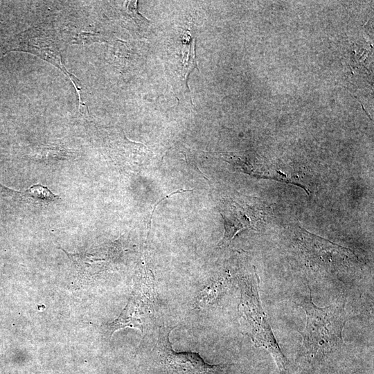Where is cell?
Listing matches in <instances>:
<instances>
[{
  "label": "cell",
  "mask_w": 374,
  "mask_h": 374,
  "mask_svg": "<svg viewBox=\"0 0 374 374\" xmlns=\"http://www.w3.org/2000/svg\"><path fill=\"white\" fill-rule=\"evenodd\" d=\"M300 305L307 317L305 328L301 332L305 354H328L343 345L342 332L347 320L344 301L319 308L313 303L310 291Z\"/></svg>",
  "instance_id": "cell-1"
},
{
  "label": "cell",
  "mask_w": 374,
  "mask_h": 374,
  "mask_svg": "<svg viewBox=\"0 0 374 374\" xmlns=\"http://www.w3.org/2000/svg\"><path fill=\"white\" fill-rule=\"evenodd\" d=\"M13 51L31 53L51 62L64 72L73 82L71 75L62 65L57 44L50 36H45L43 30L36 28L18 35L6 46L7 52Z\"/></svg>",
  "instance_id": "cell-6"
},
{
  "label": "cell",
  "mask_w": 374,
  "mask_h": 374,
  "mask_svg": "<svg viewBox=\"0 0 374 374\" xmlns=\"http://www.w3.org/2000/svg\"><path fill=\"white\" fill-rule=\"evenodd\" d=\"M238 283L241 296L238 310L247 325V334L256 347L268 350L279 370L285 372L287 360L262 308L258 293L259 278L256 272L241 277Z\"/></svg>",
  "instance_id": "cell-2"
},
{
  "label": "cell",
  "mask_w": 374,
  "mask_h": 374,
  "mask_svg": "<svg viewBox=\"0 0 374 374\" xmlns=\"http://www.w3.org/2000/svg\"><path fill=\"white\" fill-rule=\"evenodd\" d=\"M173 328L163 335L157 344L160 362L166 371L174 374H214L225 366L206 362L198 353L175 351L169 341Z\"/></svg>",
  "instance_id": "cell-4"
},
{
  "label": "cell",
  "mask_w": 374,
  "mask_h": 374,
  "mask_svg": "<svg viewBox=\"0 0 374 374\" xmlns=\"http://www.w3.org/2000/svg\"><path fill=\"white\" fill-rule=\"evenodd\" d=\"M18 193L21 195V197L39 204H48L60 199L58 195L42 184L33 185L25 191Z\"/></svg>",
  "instance_id": "cell-7"
},
{
  "label": "cell",
  "mask_w": 374,
  "mask_h": 374,
  "mask_svg": "<svg viewBox=\"0 0 374 374\" xmlns=\"http://www.w3.org/2000/svg\"><path fill=\"white\" fill-rule=\"evenodd\" d=\"M222 282L214 280L205 286L198 294L195 302V308L203 309L213 303L222 292Z\"/></svg>",
  "instance_id": "cell-8"
},
{
  "label": "cell",
  "mask_w": 374,
  "mask_h": 374,
  "mask_svg": "<svg viewBox=\"0 0 374 374\" xmlns=\"http://www.w3.org/2000/svg\"><path fill=\"white\" fill-rule=\"evenodd\" d=\"M137 1H128L127 3V12L131 15L136 24H143L144 21L148 22V19L142 16L136 8Z\"/></svg>",
  "instance_id": "cell-9"
},
{
  "label": "cell",
  "mask_w": 374,
  "mask_h": 374,
  "mask_svg": "<svg viewBox=\"0 0 374 374\" xmlns=\"http://www.w3.org/2000/svg\"><path fill=\"white\" fill-rule=\"evenodd\" d=\"M155 288L149 271H142L136 278L132 294L120 315L107 326L110 337L125 328L139 329L142 333L153 316Z\"/></svg>",
  "instance_id": "cell-3"
},
{
  "label": "cell",
  "mask_w": 374,
  "mask_h": 374,
  "mask_svg": "<svg viewBox=\"0 0 374 374\" xmlns=\"http://www.w3.org/2000/svg\"><path fill=\"white\" fill-rule=\"evenodd\" d=\"M263 208L260 202L251 205H240L232 199L226 201L220 211L224 219L225 232L219 246H228L242 230L256 229L261 226L265 220V210Z\"/></svg>",
  "instance_id": "cell-5"
}]
</instances>
